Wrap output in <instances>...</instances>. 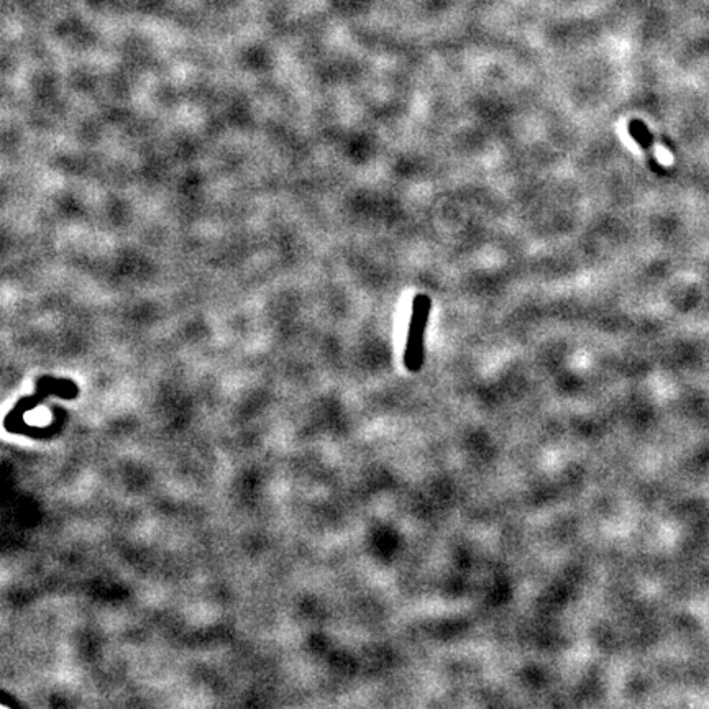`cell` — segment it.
<instances>
[{
    "instance_id": "1",
    "label": "cell",
    "mask_w": 709,
    "mask_h": 709,
    "mask_svg": "<svg viewBox=\"0 0 709 709\" xmlns=\"http://www.w3.org/2000/svg\"><path fill=\"white\" fill-rule=\"evenodd\" d=\"M430 312V298L426 294L416 296L412 304V317L409 329L408 348H406V363L410 370H418L422 365L424 354V333L427 327Z\"/></svg>"
}]
</instances>
